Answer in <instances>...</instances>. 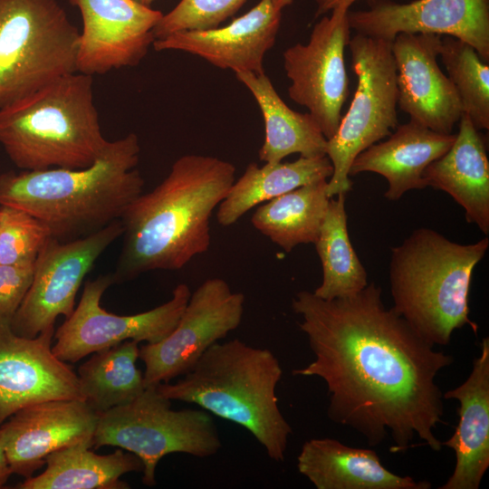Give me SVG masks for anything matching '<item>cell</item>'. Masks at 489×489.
Masks as SVG:
<instances>
[{
  "label": "cell",
  "mask_w": 489,
  "mask_h": 489,
  "mask_svg": "<svg viewBox=\"0 0 489 489\" xmlns=\"http://www.w3.org/2000/svg\"><path fill=\"white\" fill-rule=\"evenodd\" d=\"M391 43L360 34L350 39L358 83L347 113L327 140L326 156L333 168L326 189L330 198L351 189L349 171L354 158L398 125L397 67Z\"/></svg>",
  "instance_id": "9"
},
{
  "label": "cell",
  "mask_w": 489,
  "mask_h": 489,
  "mask_svg": "<svg viewBox=\"0 0 489 489\" xmlns=\"http://www.w3.org/2000/svg\"><path fill=\"white\" fill-rule=\"evenodd\" d=\"M459 401V422L442 446L454 450V471L440 489H478L489 466V339L482 340L481 353L473 361L468 378L443 394Z\"/></svg>",
  "instance_id": "20"
},
{
  "label": "cell",
  "mask_w": 489,
  "mask_h": 489,
  "mask_svg": "<svg viewBox=\"0 0 489 489\" xmlns=\"http://www.w3.org/2000/svg\"><path fill=\"white\" fill-rule=\"evenodd\" d=\"M450 149L423 172L426 187L445 191L465 210L468 223L489 234V161L484 138L462 113Z\"/></svg>",
  "instance_id": "22"
},
{
  "label": "cell",
  "mask_w": 489,
  "mask_h": 489,
  "mask_svg": "<svg viewBox=\"0 0 489 489\" xmlns=\"http://www.w3.org/2000/svg\"><path fill=\"white\" fill-rule=\"evenodd\" d=\"M273 5L278 9L283 10L287 5H290L293 0H270Z\"/></svg>",
  "instance_id": "36"
},
{
  "label": "cell",
  "mask_w": 489,
  "mask_h": 489,
  "mask_svg": "<svg viewBox=\"0 0 489 489\" xmlns=\"http://www.w3.org/2000/svg\"><path fill=\"white\" fill-rule=\"evenodd\" d=\"M254 97L264 117V140L259 149L260 160L278 163L293 153L304 158L326 156L327 139L308 113L290 109L278 95L264 73L235 72Z\"/></svg>",
  "instance_id": "24"
},
{
  "label": "cell",
  "mask_w": 489,
  "mask_h": 489,
  "mask_svg": "<svg viewBox=\"0 0 489 489\" xmlns=\"http://www.w3.org/2000/svg\"><path fill=\"white\" fill-rule=\"evenodd\" d=\"M79 39L56 0H0V109L76 72Z\"/></svg>",
  "instance_id": "7"
},
{
  "label": "cell",
  "mask_w": 489,
  "mask_h": 489,
  "mask_svg": "<svg viewBox=\"0 0 489 489\" xmlns=\"http://www.w3.org/2000/svg\"><path fill=\"white\" fill-rule=\"evenodd\" d=\"M137 2L149 6L155 0H136Z\"/></svg>",
  "instance_id": "37"
},
{
  "label": "cell",
  "mask_w": 489,
  "mask_h": 489,
  "mask_svg": "<svg viewBox=\"0 0 489 489\" xmlns=\"http://www.w3.org/2000/svg\"><path fill=\"white\" fill-rule=\"evenodd\" d=\"M317 5L315 17L331 12L337 8L350 9V5L357 0H314Z\"/></svg>",
  "instance_id": "34"
},
{
  "label": "cell",
  "mask_w": 489,
  "mask_h": 489,
  "mask_svg": "<svg viewBox=\"0 0 489 489\" xmlns=\"http://www.w3.org/2000/svg\"><path fill=\"white\" fill-rule=\"evenodd\" d=\"M175 383L158 391L170 400L195 404L248 430L268 457L283 462L292 433L279 408L276 388L283 377L277 357L240 339L213 344Z\"/></svg>",
  "instance_id": "4"
},
{
  "label": "cell",
  "mask_w": 489,
  "mask_h": 489,
  "mask_svg": "<svg viewBox=\"0 0 489 489\" xmlns=\"http://www.w3.org/2000/svg\"><path fill=\"white\" fill-rule=\"evenodd\" d=\"M441 43L439 34L400 33L392 41L391 50L400 110L410 120L451 134L463 110L455 88L437 63Z\"/></svg>",
  "instance_id": "18"
},
{
  "label": "cell",
  "mask_w": 489,
  "mask_h": 489,
  "mask_svg": "<svg viewBox=\"0 0 489 489\" xmlns=\"http://www.w3.org/2000/svg\"><path fill=\"white\" fill-rule=\"evenodd\" d=\"M332 172L327 156H300L292 162L265 163L263 167L250 163L217 206V222L223 226H230L259 204L304 185L328 179Z\"/></svg>",
  "instance_id": "26"
},
{
  "label": "cell",
  "mask_w": 489,
  "mask_h": 489,
  "mask_svg": "<svg viewBox=\"0 0 489 489\" xmlns=\"http://www.w3.org/2000/svg\"><path fill=\"white\" fill-rule=\"evenodd\" d=\"M34 264H0V328L10 326L31 285Z\"/></svg>",
  "instance_id": "33"
},
{
  "label": "cell",
  "mask_w": 489,
  "mask_h": 489,
  "mask_svg": "<svg viewBox=\"0 0 489 489\" xmlns=\"http://www.w3.org/2000/svg\"><path fill=\"white\" fill-rule=\"evenodd\" d=\"M298 472L317 489H429L427 481L398 475L371 449L346 446L333 438H312L297 457Z\"/></svg>",
  "instance_id": "23"
},
{
  "label": "cell",
  "mask_w": 489,
  "mask_h": 489,
  "mask_svg": "<svg viewBox=\"0 0 489 489\" xmlns=\"http://www.w3.org/2000/svg\"><path fill=\"white\" fill-rule=\"evenodd\" d=\"M246 0H181L163 14L153 30L155 40L173 33L218 27L234 15Z\"/></svg>",
  "instance_id": "32"
},
{
  "label": "cell",
  "mask_w": 489,
  "mask_h": 489,
  "mask_svg": "<svg viewBox=\"0 0 489 489\" xmlns=\"http://www.w3.org/2000/svg\"><path fill=\"white\" fill-rule=\"evenodd\" d=\"M455 134L436 132L413 120L398 125L395 132L360 152L352 161L349 176L374 172L388 183L384 197L398 200L406 192L426 187L423 172L452 146Z\"/></svg>",
  "instance_id": "21"
},
{
  "label": "cell",
  "mask_w": 489,
  "mask_h": 489,
  "mask_svg": "<svg viewBox=\"0 0 489 489\" xmlns=\"http://www.w3.org/2000/svg\"><path fill=\"white\" fill-rule=\"evenodd\" d=\"M235 166L184 155L154 189L141 193L120 221L123 245L113 276L129 281L153 270H179L211 243L210 218L235 181Z\"/></svg>",
  "instance_id": "2"
},
{
  "label": "cell",
  "mask_w": 489,
  "mask_h": 489,
  "mask_svg": "<svg viewBox=\"0 0 489 489\" xmlns=\"http://www.w3.org/2000/svg\"><path fill=\"white\" fill-rule=\"evenodd\" d=\"M82 14L78 72L104 74L138 65L155 41L163 14L136 0H68Z\"/></svg>",
  "instance_id": "15"
},
{
  "label": "cell",
  "mask_w": 489,
  "mask_h": 489,
  "mask_svg": "<svg viewBox=\"0 0 489 489\" xmlns=\"http://www.w3.org/2000/svg\"><path fill=\"white\" fill-rule=\"evenodd\" d=\"M346 193L330 198L316 242L322 267V281L314 292L323 300L358 293L368 285L367 271L355 252L348 233Z\"/></svg>",
  "instance_id": "29"
},
{
  "label": "cell",
  "mask_w": 489,
  "mask_h": 489,
  "mask_svg": "<svg viewBox=\"0 0 489 489\" xmlns=\"http://www.w3.org/2000/svg\"><path fill=\"white\" fill-rule=\"evenodd\" d=\"M90 443H79L50 454L46 468L36 476L25 478L19 489H127L120 477L142 472L143 463L121 448L109 455L94 453Z\"/></svg>",
  "instance_id": "25"
},
{
  "label": "cell",
  "mask_w": 489,
  "mask_h": 489,
  "mask_svg": "<svg viewBox=\"0 0 489 489\" xmlns=\"http://www.w3.org/2000/svg\"><path fill=\"white\" fill-rule=\"evenodd\" d=\"M314 360L292 375L327 385L329 418L365 436L371 446L389 436L392 452L413 446L415 436L434 451L442 442L443 394L435 379L453 357L420 336L374 283L356 294L323 300L309 291L292 302Z\"/></svg>",
  "instance_id": "1"
},
{
  "label": "cell",
  "mask_w": 489,
  "mask_h": 489,
  "mask_svg": "<svg viewBox=\"0 0 489 489\" xmlns=\"http://www.w3.org/2000/svg\"><path fill=\"white\" fill-rule=\"evenodd\" d=\"M327 183H310L264 203L253 214L252 225L287 253L314 244L330 201Z\"/></svg>",
  "instance_id": "27"
},
{
  "label": "cell",
  "mask_w": 489,
  "mask_h": 489,
  "mask_svg": "<svg viewBox=\"0 0 489 489\" xmlns=\"http://www.w3.org/2000/svg\"><path fill=\"white\" fill-rule=\"evenodd\" d=\"M281 20L282 10L270 0H260L225 26L173 33L155 40L152 46L158 52H187L235 72L260 73L264 72V56L275 43Z\"/></svg>",
  "instance_id": "19"
},
{
  "label": "cell",
  "mask_w": 489,
  "mask_h": 489,
  "mask_svg": "<svg viewBox=\"0 0 489 489\" xmlns=\"http://www.w3.org/2000/svg\"><path fill=\"white\" fill-rule=\"evenodd\" d=\"M439 56L459 96L463 113L478 129H489V66L473 46L452 36L442 39Z\"/></svg>",
  "instance_id": "30"
},
{
  "label": "cell",
  "mask_w": 489,
  "mask_h": 489,
  "mask_svg": "<svg viewBox=\"0 0 489 489\" xmlns=\"http://www.w3.org/2000/svg\"><path fill=\"white\" fill-rule=\"evenodd\" d=\"M98 414L81 399H52L25 406L0 425L13 474L28 478L62 447L90 443Z\"/></svg>",
  "instance_id": "17"
},
{
  "label": "cell",
  "mask_w": 489,
  "mask_h": 489,
  "mask_svg": "<svg viewBox=\"0 0 489 489\" xmlns=\"http://www.w3.org/2000/svg\"><path fill=\"white\" fill-rule=\"evenodd\" d=\"M12 474L13 472L0 438V488L4 487Z\"/></svg>",
  "instance_id": "35"
},
{
  "label": "cell",
  "mask_w": 489,
  "mask_h": 489,
  "mask_svg": "<svg viewBox=\"0 0 489 489\" xmlns=\"http://www.w3.org/2000/svg\"><path fill=\"white\" fill-rule=\"evenodd\" d=\"M109 142L101 129L91 75H63L0 109V144L23 170L84 168Z\"/></svg>",
  "instance_id": "6"
},
{
  "label": "cell",
  "mask_w": 489,
  "mask_h": 489,
  "mask_svg": "<svg viewBox=\"0 0 489 489\" xmlns=\"http://www.w3.org/2000/svg\"><path fill=\"white\" fill-rule=\"evenodd\" d=\"M122 234L119 219L74 240L62 242L51 236L36 256L31 285L10 323L11 331L34 338L53 327L60 315L69 317L85 275Z\"/></svg>",
  "instance_id": "11"
},
{
  "label": "cell",
  "mask_w": 489,
  "mask_h": 489,
  "mask_svg": "<svg viewBox=\"0 0 489 489\" xmlns=\"http://www.w3.org/2000/svg\"><path fill=\"white\" fill-rule=\"evenodd\" d=\"M357 34L392 42L400 33L446 34L467 43L489 60L488 0H368V8L348 12Z\"/></svg>",
  "instance_id": "14"
},
{
  "label": "cell",
  "mask_w": 489,
  "mask_h": 489,
  "mask_svg": "<svg viewBox=\"0 0 489 489\" xmlns=\"http://www.w3.org/2000/svg\"><path fill=\"white\" fill-rule=\"evenodd\" d=\"M92 447L112 446L136 455L143 463L142 483L154 486L159 461L183 453L205 458L222 446L217 427L204 409L175 410L156 387L132 401L98 414Z\"/></svg>",
  "instance_id": "8"
},
{
  "label": "cell",
  "mask_w": 489,
  "mask_h": 489,
  "mask_svg": "<svg viewBox=\"0 0 489 489\" xmlns=\"http://www.w3.org/2000/svg\"><path fill=\"white\" fill-rule=\"evenodd\" d=\"M489 247L453 242L436 230L417 228L391 248L388 277L393 309L429 343L447 345L455 330L478 325L469 318L473 272Z\"/></svg>",
  "instance_id": "5"
},
{
  "label": "cell",
  "mask_w": 489,
  "mask_h": 489,
  "mask_svg": "<svg viewBox=\"0 0 489 489\" xmlns=\"http://www.w3.org/2000/svg\"><path fill=\"white\" fill-rule=\"evenodd\" d=\"M349 10H332L314 25L306 44L296 43L283 53L284 70L292 82L289 96L308 109L327 140L338 129L349 96L344 62L351 30Z\"/></svg>",
  "instance_id": "13"
},
{
  "label": "cell",
  "mask_w": 489,
  "mask_h": 489,
  "mask_svg": "<svg viewBox=\"0 0 489 489\" xmlns=\"http://www.w3.org/2000/svg\"><path fill=\"white\" fill-rule=\"evenodd\" d=\"M53 335L54 327L34 338L0 328V425L30 404L83 400L77 374L53 352Z\"/></svg>",
  "instance_id": "16"
},
{
  "label": "cell",
  "mask_w": 489,
  "mask_h": 489,
  "mask_svg": "<svg viewBox=\"0 0 489 489\" xmlns=\"http://www.w3.org/2000/svg\"><path fill=\"white\" fill-rule=\"evenodd\" d=\"M51 236L50 229L38 218L0 205V264H34Z\"/></svg>",
  "instance_id": "31"
},
{
  "label": "cell",
  "mask_w": 489,
  "mask_h": 489,
  "mask_svg": "<svg viewBox=\"0 0 489 489\" xmlns=\"http://www.w3.org/2000/svg\"><path fill=\"white\" fill-rule=\"evenodd\" d=\"M245 297L221 278L204 281L193 293L173 331L139 348L145 388L170 382L188 372L215 343L237 329Z\"/></svg>",
  "instance_id": "12"
},
{
  "label": "cell",
  "mask_w": 489,
  "mask_h": 489,
  "mask_svg": "<svg viewBox=\"0 0 489 489\" xmlns=\"http://www.w3.org/2000/svg\"><path fill=\"white\" fill-rule=\"evenodd\" d=\"M140 147L129 133L110 141L84 168H52L0 174V205L41 220L52 237L67 242L93 234L122 217L143 192L136 168Z\"/></svg>",
  "instance_id": "3"
},
{
  "label": "cell",
  "mask_w": 489,
  "mask_h": 489,
  "mask_svg": "<svg viewBox=\"0 0 489 489\" xmlns=\"http://www.w3.org/2000/svg\"><path fill=\"white\" fill-rule=\"evenodd\" d=\"M113 283L112 274L85 283L76 309L53 335L56 341L52 350L61 360L75 363L129 340L160 341L176 327L191 294L188 285L179 283L171 298L161 305L133 315H117L101 306L102 294Z\"/></svg>",
  "instance_id": "10"
},
{
  "label": "cell",
  "mask_w": 489,
  "mask_h": 489,
  "mask_svg": "<svg viewBox=\"0 0 489 489\" xmlns=\"http://www.w3.org/2000/svg\"><path fill=\"white\" fill-rule=\"evenodd\" d=\"M139 357V342L129 340L94 352L79 367L83 400L97 414L129 403L144 391Z\"/></svg>",
  "instance_id": "28"
}]
</instances>
